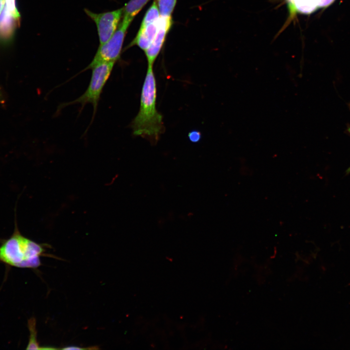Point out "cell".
Segmentation results:
<instances>
[{
  "instance_id": "7c38bea8",
  "label": "cell",
  "mask_w": 350,
  "mask_h": 350,
  "mask_svg": "<svg viewBox=\"0 0 350 350\" xmlns=\"http://www.w3.org/2000/svg\"><path fill=\"white\" fill-rule=\"evenodd\" d=\"M177 0H158V8L161 17H170Z\"/></svg>"
},
{
  "instance_id": "4fadbf2b",
  "label": "cell",
  "mask_w": 350,
  "mask_h": 350,
  "mask_svg": "<svg viewBox=\"0 0 350 350\" xmlns=\"http://www.w3.org/2000/svg\"><path fill=\"white\" fill-rule=\"evenodd\" d=\"M9 15L14 18H18L20 14L16 6L15 0H5V6Z\"/></svg>"
},
{
  "instance_id": "52a82bcc",
  "label": "cell",
  "mask_w": 350,
  "mask_h": 350,
  "mask_svg": "<svg viewBox=\"0 0 350 350\" xmlns=\"http://www.w3.org/2000/svg\"><path fill=\"white\" fill-rule=\"evenodd\" d=\"M334 0H286L289 19L298 14H310L317 9L328 6Z\"/></svg>"
},
{
  "instance_id": "3957f363",
  "label": "cell",
  "mask_w": 350,
  "mask_h": 350,
  "mask_svg": "<svg viewBox=\"0 0 350 350\" xmlns=\"http://www.w3.org/2000/svg\"><path fill=\"white\" fill-rule=\"evenodd\" d=\"M114 65V62H103L92 67L90 80L86 91L73 101L60 105L58 110L68 105L78 104L83 107L90 104L93 106L94 116L103 90L111 74Z\"/></svg>"
},
{
  "instance_id": "30bf717a",
  "label": "cell",
  "mask_w": 350,
  "mask_h": 350,
  "mask_svg": "<svg viewBox=\"0 0 350 350\" xmlns=\"http://www.w3.org/2000/svg\"><path fill=\"white\" fill-rule=\"evenodd\" d=\"M28 326L30 332L29 343L27 350H40L39 344L36 339V320L34 317L28 320Z\"/></svg>"
},
{
  "instance_id": "9c48e42d",
  "label": "cell",
  "mask_w": 350,
  "mask_h": 350,
  "mask_svg": "<svg viewBox=\"0 0 350 350\" xmlns=\"http://www.w3.org/2000/svg\"><path fill=\"white\" fill-rule=\"evenodd\" d=\"M149 0H130L123 8L121 22L129 27L134 17Z\"/></svg>"
},
{
  "instance_id": "277c9868",
  "label": "cell",
  "mask_w": 350,
  "mask_h": 350,
  "mask_svg": "<svg viewBox=\"0 0 350 350\" xmlns=\"http://www.w3.org/2000/svg\"><path fill=\"white\" fill-rule=\"evenodd\" d=\"M129 27L121 22L111 38L105 43L100 45L90 63L84 70L91 69L96 65L103 62H114L119 60L124 37Z\"/></svg>"
},
{
  "instance_id": "8992f818",
  "label": "cell",
  "mask_w": 350,
  "mask_h": 350,
  "mask_svg": "<svg viewBox=\"0 0 350 350\" xmlns=\"http://www.w3.org/2000/svg\"><path fill=\"white\" fill-rule=\"evenodd\" d=\"M172 24L171 17H160L156 35L149 48L145 51L148 65H153L162 47L166 35L171 29Z\"/></svg>"
},
{
  "instance_id": "6da1fadb",
  "label": "cell",
  "mask_w": 350,
  "mask_h": 350,
  "mask_svg": "<svg viewBox=\"0 0 350 350\" xmlns=\"http://www.w3.org/2000/svg\"><path fill=\"white\" fill-rule=\"evenodd\" d=\"M157 84L153 66L148 65L142 85L139 111L130 126L133 134L156 143L164 132L163 117L156 107Z\"/></svg>"
},
{
  "instance_id": "7a4b0ae2",
  "label": "cell",
  "mask_w": 350,
  "mask_h": 350,
  "mask_svg": "<svg viewBox=\"0 0 350 350\" xmlns=\"http://www.w3.org/2000/svg\"><path fill=\"white\" fill-rule=\"evenodd\" d=\"M43 252L42 246L23 236L16 225L12 235L0 246V261L12 266L35 268L41 264Z\"/></svg>"
},
{
  "instance_id": "8fae6325",
  "label": "cell",
  "mask_w": 350,
  "mask_h": 350,
  "mask_svg": "<svg viewBox=\"0 0 350 350\" xmlns=\"http://www.w3.org/2000/svg\"><path fill=\"white\" fill-rule=\"evenodd\" d=\"M160 17L158 5L155 1L147 11L140 27H145L158 20Z\"/></svg>"
},
{
  "instance_id": "5b68a950",
  "label": "cell",
  "mask_w": 350,
  "mask_h": 350,
  "mask_svg": "<svg viewBox=\"0 0 350 350\" xmlns=\"http://www.w3.org/2000/svg\"><path fill=\"white\" fill-rule=\"evenodd\" d=\"M123 8L111 11L95 13L84 9L87 16L95 23L100 45L107 42L117 30L123 15Z\"/></svg>"
},
{
  "instance_id": "ba28073f",
  "label": "cell",
  "mask_w": 350,
  "mask_h": 350,
  "mask_svg": "<svg viewBox=\"0 0 350 350\" xmlns=\"http://www.w3.org/2000/svg\"><path fill=\"white\" fill-rule=\"evenodd\" d=\"M159 19L145 27H140L135 38L126 48L137 45L145 51L149 48L156 35L158 28Z\"/></svg>"
},
{
  "instance_id": "5bb4252c",
  "label": "cell",
  "mask_w": 350,
  "mask_h": 350,
  "mask_svg": "<svg viewBox=\"0 0 350 350\" xmlns=\"http://www.w3.org/2000/svg\"><path fill=\"white\" fill-rule=\"evenodd\" d=\"M188 138L193 143H196L200 140L201 138V134L197 130H192L189 133Z\"/></svg>"
},
{
  "instance_id": "9a60e30c",
  "label": "cell",
  "mask_w": 350,
  "mask_h": 350,
  "mask_svg": "<svg viewBox=\"0 0 350 350\" xmlns=\"http://www.w3.org/2000/svg\"><path fill=\"white\" fill-rule=\"evenodd\" d=\"M5 4V0H0V16L1 13L4 8Z\"/></svg>"
}]
</instances>
